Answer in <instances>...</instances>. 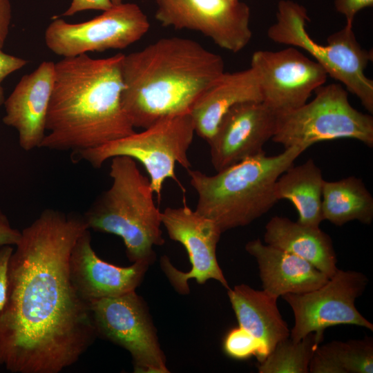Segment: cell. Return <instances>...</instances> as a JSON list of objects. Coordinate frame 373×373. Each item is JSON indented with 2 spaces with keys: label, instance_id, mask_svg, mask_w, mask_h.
I'll use <instances>...</instances> for the list:
<instances>
[{
  "label": "cell",
  "instance_id": "cell-1",
  "mask_svg": "<svg viewBox=\"0 0 373 373\" xmlns=\"http://www.w3.org/2000/svg\"><path fill=\"white\" fill-rule=\"evenodd\" d=\"M88 227L83 215L46 209L21 231L8 267L0 314V365L12 373H59L97 337L90 303L74 288L68 262Z\"/></svg>",
  "mask_w": 373,
  "mask_h": 373
},
{
  "label": "cell",
  "instance_id": "cell-2",
  "mask_svg": "<svg viewBox=\"0 0 373 373\" xmlns=\"http://www.w3.org/2000/svg\"><path fill=\"white\" fill-rule=\"evenodd\" d=\"M123 57L95 59L82 54L55 63L40 148L70 151L75 157L135 132L122 102Z\"/></svg>",
  "mask_w": 373,
  "mask_h": 373
},
{
  "label": "cell",
  "instance_id": "cell-3",
  "mask_svg": "<svg viewBox=\"0 0 373 373\" xmlns=\"http://www.w3.org/2000/svg\"><path fill=\"white\" fill-rule=\"evenodd\" d=\"M224 72L222 57L184 37L157 39L124 55L122 102L134 128L190 113L204 92Z\"/></svg>",
  "mask_w": 373,
  "mask_h": 373
},
{
  "label": "cell",
  "instance_id": "cell-4",
  "mask_svg": "<svg viewBox=\"0 0 373 373\" xmlns=\"http://www.w3.org/2000/svg\"><path fill=\"white\" fill-rule=\"evenodd\" d=\"M306 149L294 146L273 156L263 151L212 175L187 170L198 194L195 210L214 222L222 233L251 224L278 201L277 179Z\"/></svg>",
  "mask_w": 373,
  "mask_h": 373
},
{
  "label": "cell",
  "instance_id": "cell-5",
  "mask_svg": "<svg viewBox=\"0 0 373 373\" xmlns=\"http://www.w3.org/2000/svg\"><path fill=\"white\" fill-rule=\"evenodd\" d=\"M111 160V185L91 204L84 219L88 229L120 237L131 262L152 263L153 247L162 245L164 240L162 211L154 202L150 180L133 159L116 156Z\"/></svg>",
  "mask_w": 373,
  "mask_h": 373
},
{
  "label": "cell",
  "instance_id": "cell-6",
  "mask_svg": "<svg viewBox=\"0 0 373 373\" xmlns=\"http://www.w3.org/2000/svg\"><path fill=\"white\" fill-rule=\"evenodd\" d=\"M276 17V22L267 30V37L275 43L300 48L307 52L328 76L345 86L347 91L354 95L372 114L373 81L365 73L372 59V52L361 47L353 26L345 24L327 37V44L321 45L307 31L309 18L306 8L301 4L291 0H280Z\"/></svg>",
  "mask_w": 373,
  "mask_h": 373
},
{
  "label": "cell",
  "instance_id": "cell-7",
  "mask_svg": "<svg viewBox=\"0 0 373 373\" xmlns=\"http://www.w3.org/2000/svg\"><path fill=\"white\" fill-rule=\"evenodd\" d=\"M195 128L190 113L159 120L141 132L84 151L75 159L100 168L108 160L126 156L140 162L146 171L158 200L165 180L171 178L180 184L175 173L178 163L186 170L191 167L188 151Z\"/></svg>",
  "mask_w": 373,
  "mask_h": 373
},
{
  "label": "cell",
  "instance_id": "cell-8",
  "mask_svg": "<svg viewBox=\"0 0 373 373\" xmlns=\"http://www.w3.org/2000/svg\"><path fill=\"white\" fill-rule=\"evenodd\" d=\"M315 97L294 110L277 113L272 140L283 146H303L342 138L373 147V117L354 108L340 84L318 87Z\"/></svg>",
  "mask_w": 373,
  "mask_h": 373
},
{
  "label": "cell",
  "instance_id": "cell-9",
  "mask_svg": "<svg viewBox=\"0 0 373 373\" xmlns=\"http://www.w3.org/2000/svg\"><path fill=\"white\" fill-rule=\"evenodd\" d=\"M90 306L97 336L126 349L135 372H169L146 305L135 291Z\"/></svg>",
  "mask_w": 373,
  "mask_h": 373
},
{
  "label": "cell",
  "instance_id": "cell-10",
  "mask_svg": "<svg viewBox=\"0 0 373 373\" xmlns=\"http://www.w3.org/2000/svg\"><path fill=\"white\" fill-rule=\"evenodd\" d=\"M149 28V19L137 4L122 3L82 23L55 19L47 27L44 39L53 53L69 57L124 49L141 39Z\"/></svg>",
  "mask_w": 373,
  "mask_h": 373
},
{
  "label": "cell",
  "instance_id": "cell-11",
  "mask_svg": "<svg viewBox=\"0 0 373 373\" xmlns=\"http://www.w3.org/2000/svg\"><path fill=\"white\" fill-rule=\"evenodd\" d=\"M367 283L361 272L337 269L323 285L314 290L282 296L294 315L290 338L298 342L312 332L323 334L326 328L338 325H354L373 331V324L355 306L356 299L363 293Z\"/></svg>",
  "mask_w": 373,
  "mask_h": 373
},
{
  "label": "cell",
  "instance_id": "cell-12",
  "mask_svg": "<svg viewBox=\"0 0 373 373\" xmlns=\"http://www.w3.org/2000/svg\"><path fill=\"white\" fill-rule=\"evenodd\" d=\"M156 19L164 27L201 33L236 53L250 42V8L239 0H155Z\"/></svg>",
  "mask_w": 373,
  "mask_h": 373
},
{
  "label": "cell",
  "instance_id": "cell-13",
  "mask_svg": "<svg viewBox=\"0 0 373 373\" xmlns=\"http://www.w3.org/2000/svg\"><path fill=\"white\" fill-rule=\"evenodd\" d=\"M161 220L169 238L186 250L191 266L189 271H180L167 256L161 258V267L177 291L188 294L189 279H195L199 284L216 280L229 289L216 257L217 245L222 233L217 224L186 204L166 208L161 212Z\"/></svg>",
  "mask_w": 373,
  "mask_h": 373
},
{
  "label": "cell",
  "instance_id": "cell-14",
  "mask_svg": "<svg viewBox=\"0 0 373 373\" xmlns=\"http://www.w3.org/2000/svg\"><path fill=\"white\" fill-rule=\"evenodd\" d=\"M250 66L258 75L262 102L276 114L304 105L328 77L320 64L294 46L257 50Z\"/></svg>",
  "mask_w": 373,
  "mask_h": 373
},
{
  "label": "cell",
  "instance_id": "cell-15",
  "mask_svg": "<svg viewBox=\"0 0 373 373\" xmlns=\"http://www.w3.org/2000/svg\"><path fill=\"white\" fill-rule=\"evenodd\" d=\"M276 125V113L262 102H246L231 107L207 142L213 168L220 171L262 152Z\"/></svg>",
  "mask_w": 373,
  "mask_h": 373
},
{
  "label": "cell",
  "instance_id": "cell-16",
  "mask_svg": "<svg viewBox=\"0 0 373 373\" xmlns=\"http://www.w3.org/2000/svg\"><path fill=\"white\" fill-rule=\"evenodd\" d=\"M151 264L149 261H137L128 267H119L104 261L95 252L88 229L73 247L68 268L76 291L90 303L135 291Z\"/></svg>",
  "mask_w": 373,
  "mask_h": 373
},
{
  "label": "cell",
  "instance_id": "cell-17",
  "mask_svg": "<svg viewBox=\"0 0 373 373\" xmlns=\"http://www.w3.org/2000/svg\"><path fill=\"white\" fill-rule=\"evenodd\" d=\"M55 63L42 61L23 75L5 99L3 123L16 129L25 151L40 148L45 137L46 116L53 87Z\"/></svg>",
  "mask_w": 373,
  "mask_h": 373
},
{
  "label": "cell",
  "instance_id": "cell-18",
  "mask_svg": "<svg viewBox=\"0 0 373 373\" xmlns=\"http://www.w3.org/2000/svg\"><path fill=\"white\" fill-rule=\"evenodd\" d=\"M245 250L256 260L262 290L277 299L286 294L311 291L329 278L305 260L260 239L249 241Z\"/></svg>",
  "mask_w": 373,
  "mask_h": 373
},
{
  "label": "cell",
  "instance_id": "cell-19",
  "mask_svg": "<svg viewBox=\"0 0 373 373\" xmlns=\"http://www.w3.org/2000/svg\"><path fill=\"white\" fill-rule=\"evenodd\" d=\"M246 102H262L256 70L250 66L233 73L224 71L191 109L195 133L208 142L226 113L233 106Z\"/></svg>",
  "mask_w": 373,
  "mask_h": 373
},
{
  "label": "cell",
  "instance_id": "cell-20",
  "mask_svg": "<svg viewBox=\"0 0 373 373\" xmlns=\"http://www.w3.org/2000/svg\"><path fill=\"white\" fill-rule=\"evenodd\" d=\"M265 244L296 255L311 263L329 278L337 270V258L330 236L319 227L274 216L265 225Z\"/></svg>",
  "mask_w": 373,
  "mask_h": 373
},
{
  "label": "cell",
  "instance_id": "cell-21",
  "mask_svg": "<svg viewBox=\"0 0 373 373\" xmlns=\"http://www.w3.org/2000/svg\"><path fill=\"white\" fill-rule=\"evenodd\" d=\"M238 325L260 340L269 354L290 336L277 306V298L264 290L241 284L227 289Z\"/></svg>",
  "mask_w": 373,
  "mask_h": 373
},
{
  "label": "cell",
  "instance_id": "cell-22",
  "mask_svg": "<svg viewBox=\"0 0 373 373\" xmlns=\"http://www.w3.org/2000/svg\"><path fill=\"white\" fill-rule=\"evenodd\" d=\"M325 180L312 159L284 171L277 179L275 195L278 200H287L295 207L299 223L319 227L322 216V194Z\"/></svg>",
  "mask_w": 373,
  "mask_h": 373
},
{
  "label": "cell",
  "instance_id": "cell-23",
  "mask_svg": "<svg viewBox=\"0 0 373 373\" xmlns=\"http://www.w3.org/2000/svg\"><path fill=\"white\" fill-rule=\"evenodd\" d=\"M322 216L336 226L357 220L370 224L373 220V197L361 179L355 176L325 180Z\"/></svg>",
  "mask_w": 373,
  "mask_h": 373
},
{
  "label": "cell",
  "instance_id": "cell-24",
  "mask_svg": "<svg viewBox=\"0 0 373 373\" xmlns=\"http://www.w3.org/2000/svg\"><path fill=\"white\" fill-rule=\"evenodd\" d=\"M311 373H372V338L319 345L309 365Z\"/></svg>",
  "mask_w": 373,
  "mask_h": 373
},
{
  "label": "cell",
  "instance_id": "cell-25",
  "mask_svg": "<svg viewBox=\"0 0 373 373\" xmlns=\"http://www.w3.org/2000/svg\"><path fill=\"white\" fill-rule=\"evenodd\" d=\"M323 334L312 332L298 342L290 337L279 342L258 363L260 373H308L309 365Z\"/></svg>",
  "mask_w": 373,
  "mask_h": 373
},
{
  "label": "cell",
  "instance_id": "cell-26",
  "mask_svg": "<svg viewBox=\"0 0 373 373\" xmlns=\"http://www.w3.org/2000/svg\"><path fill=\"white\" fill-rule=\"evenodd\" d=\"M223 348L230 357L245 360L255 356L258 363H262L269 354L264 344L251 333L238 326L226 334Z\"/></svg>",
  "mask_w": 373,
  "mask_h": 373
},
{
  "label": "cell",
  "instance_id": "cell-27",
  "mask_svg": "<svg viewBox=\"0 0 373 373\" xmlns=\"http://www.w3.org/2000/svg\"><path fill=\"white\" fill-rule=\"evenodd\" d=\"M123 0H72L62 16H72L79 12L88 10L106 11L121 4Z\"/></svg>",
  "mask_w": 373,
  "mask_h": 373
},
{
  "label": "cell",
  "instance_id": "cell-28",
  "mask_svg": "<svg viewBox=\"0 0 373 373\" xmlns=\"http://www.w3.org/2000/svg\"><path fill=\"white\" fill-rule=\"evenodd\" d=\"M27 63L28 61L23 58L6 54L0 50V106L5 102L2 82L11 73L25 66Z\"/></svg>",
  "mask_w": 373,
  "mask_h": 373
},
{
  "label": "cell",
  "instance_id": "cell-29",
  "mask_svg": "<svg viewBox=\"0 0 373 373\" xmlns=\"http://www.w3.org/2000/svg\"><path fill=\"white\" fill-rule=\"evenodd\" d=\"M372 6L373 0H334L336 10L344 15L346 24L352 26L356 15L360 10Z\"/></svg>",
  "mask_w": 373,
  "mask_h": 373
},
{
  "label": "cell",
  "instance_id": "cell-30",
  "mask_svg": "<svg viewBox=\"0 0 373 373\" xmlns=\"http://www.w3.org/2000/svg\"><path fill=\"white\" fill-rule=\"evenodd\" d=\"M14 249L10 245L0 247V314L4 307L8 287V267Z\"/></svg>",
  "mask_w": 373,
  "mask_h": 373
},
{
  "label": "cell",
  "instance_id": "cell-31",
  "mask_svg": "<svg viewBox=\"0 0 373 373\" xmlns=\"http://www.w3.org/2000/svg\"><path fill=\"white\" fill-rule=\"evenodd\" d=\"M21 231L13 228L7 216L0 209V247L16 245L19 241Z\"/></svg>",
  "mask_w": 373,
  "mask_h": 373
},
{
  "label": "cell",
  "instance_id": "cell-32",
  "mask_svg": "<svg viewBox=\"0 0 373 373\" xmlns=\"http://www.w3.org/2000/svg\"><path fill=\"white\" fill-rule=\"evenodd\" d=\"M12 18L9 0H0V50H2L8 37Z\"/></svg>",
  "mask_w": 373,
  "mask_h": 373
}]
</instances>
